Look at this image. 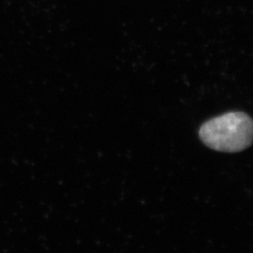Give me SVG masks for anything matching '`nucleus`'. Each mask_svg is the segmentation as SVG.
Returning a JSON list of instances; mask_svg holds the SVG:
<instances>
[{
    "mask_svg": "<svg viewBox=\"0 0 253 253\" xmlns=\"http://www.w3.org/2000/svg\"><path fill=\"white\" fill-rule=\"evenodd\" d=\"M251 117L242 112H231L212 118L200 127L201 141L211 149L221 152H239L253 142Z\"/></svg>",
    "mask_w": 253,
    "mask_h": 253,
    "instance_id": "nucleus-1",
    "label": "nucleus"
}]
</instances>
